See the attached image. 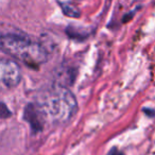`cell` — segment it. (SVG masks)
I'll list each match as a JSON object with an SVG mask.
<instances>
[{"label": "cell", "mask_w": 155, "mask_h": 155, "mask_svg": "<svg viewBox=\"0 0 155 155\" xmlns=\"http://www.w3.org/2000/svg\"><path fill=\"white\" fill-rule=\"evenodd\" d=\"M107 155H124L122 152H120L119 150H117L116 148H114V149H112V150L108 152V154Z\"/></svg>", "instance_id": "cell-8"}, {"label": "cell", "mask_w": 155, "mask_h": 155, "mask_svg": "<svg viewBox=\"0 0 155 155\" xmlns=\"http://www.w3.org/2000/svg\"><path fill=\"white\" fill-rule=\"evenodd\" d=\"M25 120L29 122L33 131L39 132L44 127V121H45L46 115L44 114L43 110L38 106V104L30 103L25 108Z\"/></svg>", "instance_id": "cell-4"}, {"label": "cell", "mask_w": 155, "mask_h": 155, "mask_svg": "<svg viewBox=\"0 0 155 155\" xmlns=\"http://www.w3.org/2000/svg\"><path fill=\"white\" fill-rule=\"evenodd\" d=\"M37 104L46 117H51L55 121L67 120L77 110L74 96L64 86H56L45 91Z\"/></svg>", "instance_id": "cell-2"}, {"label": "cell", "mask_w": 155, "mask_h": 155, "mask_svg": "<svg viewBox=\"0 0 155 155\" xmlns=\"http://www.w3.org/2000/svg\"><path fill=\"white\" fill-rule=\"evenodd\" d=\"M61 8H62L63 13L65 14L68 17H72V18H79L81 15L80 10L78 9L75 5H71V3L68 2H61L60 3Z\"/></svg>", "instance_id": "cell-5"}, {"label": "cell", "mask_w": 155, "mask_h": 155, "mask_svg": "<svg viewBox=\"0 0 155 155\" xmlns=\"http://www.w3.org/2000/svg\"><path fill=\"white\" fill-rule=\"evenodd\" d=\"M1 49L30 67L39 66L48 58L47 51L38 41L22 34H3L1 37Z\"/></svg>", "instance_id": "cell-1"}, {"label": "cell", "mask_w": 155, "mask_h": 155, "mask_svg": "<svg viewBox=\"0 0 155 155\" xmlns=\"http://www.w3.org/2000/svg\"><path fill=\"white\" fill-rule=\"evenodd\" d=\"M67 35H69L72 38H78V39H83L84 37H87L91 33L89 31H87L86 29L83 28H75V27H68L66 29Z\"/></svg>", "instance_id": "cell-6"}, {"label": "cell", "mask_w": 155, "mask_h": 155, "mask_svg": "<svg viewBox=\"0 0 155 155\" xmlns=\"http://www.w3.org/2000/svg\"><path fill=\"white\" fill-rule=\"evenodd\" d=\"M1 82L7 87H15L21 80V71L17 63L12 60H2L0 64Z\"/></svg>", "instance_id": "cell-3"}, {"label": "cell", "mask_w": 155, "mask_h": 155, "mask_svg": "<svg viewBox=\"0 0 155 155\" xmlns=\"http://www.w3.org/2000/svg\"><path fill=\"white\" fill-rule=\"evenodd\" d=\"M1 107H2V110H1V117H2V118H7V117H9L10 115H11V113H10V110L7 108L5 103L1 104Z\"/></svg>", "instance_id": "cell-7"}]
</instances>
